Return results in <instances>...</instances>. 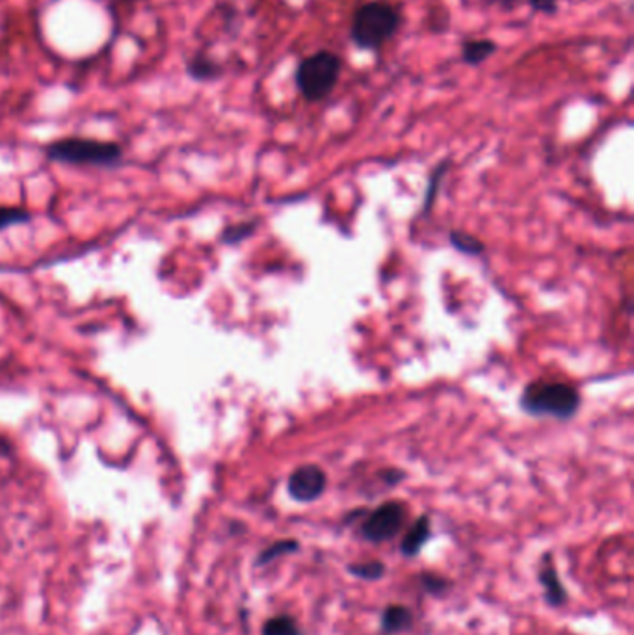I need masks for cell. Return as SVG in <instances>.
<instances>
[{
    "label": "cell",
    "instance_id": "18",
    "mask_svg": "<svg viewBox=\"0 0 634 635\" xmlns=\"http://www.w3.org/2000/svg\"><path fill=\"white\" fill-rule=\"evenodd\" d=\"M257 229V222H244L238 223V225H233V227H227L222 235V240L225 244H240V241L250 238Z\"/></svg>",
    "mask_w": 634,
    "mask_h": 635
},
{
    "label": "cell",
    "instance_id": "15",
    "mask_svg": "<svg viewBox=\"0 0 634 635\" xmlns=\"http://www.w3.org/2000/svg\"><path fill=\"white\" fill-rule=\"evenodd\" d=\"M348 572L359 580H366V582H378L384 578L387 566L384 561L380 559H372V561H361V563H352L348 565Z\"/></svg>",
    "mask_w": 634,
    "mask_h": 635
},
{
    "label": "cell",
    "instance_id": "8",
    "mask_svg": "<svg viewBox=\"0 0 634 635\" xmlns=\"http://www.w3.org/2000/svg\"><path fill=\"white\" fill-rule=\"evenodd\" d=\"M185 71L194 83L199 84L216 83L225 75L224 64L209 57L206 51L194 52L192 57L186 60Z\"/></svg>",
    "mask_w": 634,
    "mask_h": 635
},
{
    "label": "cell",
    "instance_id": "17",
    "mask_svg": "<svg viewBox=\"0 0 634 635\" xmlns=\"http://www.w3.org/2000/svg\"><path fill=\"white\" fill-rule=\"evenodd\" d=\"M419 585L426 595H432V597H443L450 592V580L445 578V576H439L436 572H421L419 574Z\"/></svg>",
    "mask_w": 634,
    "mask_h": 635
},
{
    "label": "cell",
    "instance_id": "12",
    "mask_svg": "<svg viewBox=\"0 0 634 635\" xmlns=\"http://www.w3.org/2000/svg\"><path fill=\"white\" fill-rule=\"evenodd\" d=\"M298 550H300V543L296 539L276 540V543H272L270 547L263 548L259 552L256 558V566L270 565L276 559L283 558V556H290V553H296Z\"/></svg>",
    "mask_w": 634,
    "mask_h": 635
},
{
    "label": "cell",
    "instance_id": "16",
    "mask_svg": "<svg viewBox=\"0 0 634 635\" xmlns=\"http://www.w3.org/2000/svg\"><path fill=\"white\" fill-rule=\"evenodd\" d=\"M449 240L452 248L458 249L460 253L471 254V257H478L486 249L484 241L478 240L476 236L469 235V233H463V231H450Z\"/></svg>",
    "mask_w": 634,
    "mask_h": 635
},
{
    "label": "cell",
    "instance_id": "2",
    "mask_svg": "<svg viewBox=\"0 0 634 635\" xmlns=\"http://www.w3.org/2000/svg\"><path fill=\"white\" fill-rule=\"evenodd\" d=\"M581 393L575 387L562 382H534L526 385L519 406L523 413L544 419L570 420L579 413Z\"/></svg>",
    "mask_w": 634,
    "mask_h": 635
},
{
    "label": "cell",
    "instance_id": "1",
    "mask_svg": "<svg viewBox=\"0 0 634 635\" xmlns=\"http://www.w3.org/2000/svg\"><path fill=\"white\" fill-rule=\"evenodd\" d=\"M403 25L402 8L389 0H369L353 12L350 43L359 51L376 52L389 43Z\"/></svg>",
    "mask_w": 634,
    "mask_h": 635
},
{
    "label": "cell",
    "instance_id": "5",
    "mask_svg": "<svg viewBox=\"0 0 634 635\" xmlns=\"http://www.w3.org/2000/svg\"><path fill=\"white\" fill-rule=\"evenodd\" d=\"M406 516H408L406 503L400 500H389L371 513H366L359 526V535L374 545L387 543L400 534V530L406 524Z\"/></svg>",
    "mask_w": 634,
    "mask_h": 635
},
{
    "label": "cell",
    "instance_id": "20",
    "mask_svg": "<svg viewBox=\"0 0 634 635\" xmlns=\"http://www.w3.org/2000/svg\"><path fill=\"white\" fill-rule=\"evenodd\" d=\"M525 4L531 7L532 12L545 13V15H555L558 12V0H525Z\"/></svg>",
    "mask_w": 634,
    "mask_h": 635
},
{
    "label": "cell",
    "instance_id": "3",
    "mask_svg": "<svg viewBox=\"0 0 634 635\" xmlns=\"http://www.w3.org/2000/svg\"><path fill=\"white\" fill-rule=\"evenodd\" d=\"M343 71V58L334 51L321 49L303 58L296 67L295 83L300 96L308 102H321L334 94Z\"/></svg>",
    "mask_w": 634,
    "mask_h": 635
},
{
    "label": "cell",
    "instance_id": "4",
    "mask_svg": "<svg viewBox=\"0 0 634 635\" xmlns=\"http://www.w3.org/2000/svg\"><path fill=\"white\" fill-rule=\"evenodd\" d=\"M46 157L58 164L114 167L123 160V149L115 141L71 136V138L51 141L49 146H46Z\"/></svg>",
    "mask_w": 634,
    "mask_h": 635
},
{
    "label": "cell",
    "instance_id": "19",
    "mask_svg": "<svg viewBox=\"0 0 634 635\" xmlns=\"http://www.w3.org/2000/svg\"><path fill=\"white\" fill-rule=\"evenodd\" d=\"M26 222H30V214H28L26 210L12 209V207H0V231Z\"/></svg>",
    "mask_w": 634,
    "mask_h": 635
},
{
    "label": "cell",
    "instance_id": "21",
    "mask_svg": "<svg viewBox=\"0 0 634 635\" xmlns=\"http://www.w3.org/2000/svg\"><path fill=\"white\" fill-rule=\"evenodd\" d=\"M525 0H482V4L489 8H497L502 13H512L518 10Z\"/></svg>",
    "mask_w": 634,
    "mask_h": 635
},
{
    "label": "cell",
    "instance_id": "14",
    "mask_svg": "<svg viewBox=\"0 0 634 635\" xmlns=\"http://www.w3.org/2000/svg\"><path fill=\"white\" fill-rule=\"evenodd\" d=\"M263 635H306L300 624L296 623L295 617L276 615L270 617L261 630Z\"/></svg>",
    "mask_w": 634,
    "mask_h": 635
},
{
    "label": "cell",
    "instance_id": "9",
    "mask_svg": "<svg viewBox=\"0 0 634 635\" xmlns=\"http://www.w3.org/2000/svg\"><path fill=\"white\" fill-rule=\"evenodd\" d=\"M413 611L403 603H391L385 608L380 619V632L384 635H400L413 628Z\"/></svg>",
    "mask_w": 634,
    "mask_h": 635
},
{
    "label": "cell",
    "instance_id": "10",
    "mask_svg": "<svg viewBox=\"0 0 634 635\" xmlns=\"http://www.w3.org/2000/svg\"><path fill=\"white\" fill-rule=\"evenodd\" d=\"M499 52V43L492 38H469L461 41V62L469 67H481Z\"/></svg>",
    "mask_w": 634,
    "mask_h": 635
},
{
    "label": "cell",
    "instance_id": "23",
    "mask_svg": "<svg viewBox=\"0 0 634 635\" xmlns=\"http://www.w3.org/2000/svg\"><path fill=\"white\" fill-rule=\"evenodd\" d=\"M125 2H138V0H125Z\"/></svg>",
    "mask_w": 634,
    "mask_h": 635
},
{
    "label": "cell",
    "instance_id": "13",
    "mask_svg": "<svg viewBox=\"0 0 634 635\" xmlns=\"http://www.w3.org/2000/svg\"><path fill=\"white\" fill-rule=\"evenodd\" d=\"M450 167V160H443L434 167V172L430 173L428 186H426V194H424L423 209H421V216H426L434 203H436L437 191L442 188L443 177L447 175Z\"/></svg>",
    "mask_w": 634,
    "mask_h": 635
},
{
    "label": "cell",
    "instance_id": "7",
    "mask_svg": "<svg viewBox=\"0 0 634 635\" xmlns=\"http://www.w3.org/2000/svg\"><path fill=\"white\" fill-rule=\"evenodd\" d=\"M538 580L542 587H544L545 602L549 603L551 608H564L570 597H568L564 584L560 582L557 566L552 563L549 553L544 556V563H542V569H539Z\"/></svg>",
    "mask_w": 634,
    "mask_h": 635
},
{
    "label": "cell",
    "instance_id": "11",
    "mask_svg": "<svg viewBox=\"0 0 634 635\" xmlns=\"http://www.w3.org/2000/svg\"><path fill=\"white\" fill-rule=\"evenodd\" d=\"M432 535V521L428 515H421L411 524L408 534L403 535L402 543H400V552L403 558H415L423 550L426 540Z\"/></svg>",
    "mask_w": 634,
    "mask_h": 635
},
{
    "label": "cell",
    "instance_id": "6",
    "mask_svg": "<svg viewBox=\"0 0 634 635\" xmlns=\"http://www.w3.org/2000/svg\"><path fill=\"white\" fill-rule=\"evenodd\" d=\"M326 489L327 474L319 464H301L287 480L288 496L298 503L316 502Z\"/></svg>",
    "mask_w": 634,
    "mask_h": 635
},
{
    "label": "cell",
    "instance_id": "22",
    "mask_svg": "<svg viewBox=\"0 0 634 635\" xmlns=\"http://www.w3.org/2000/svg\"><path fill=\"white\" fill-rule=\"evenodd\" d=\"M380 477L384 480L389 487H395L398 483H402L406 480V472L400 471V469H387V471L380 472Z\"/></svg>",
    "mask_w": 634,
    "mask_h": 635
}]
</instances>
